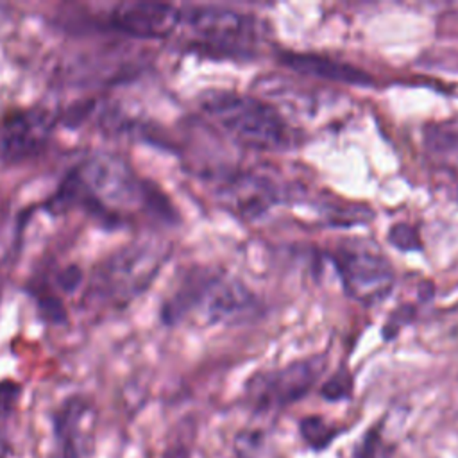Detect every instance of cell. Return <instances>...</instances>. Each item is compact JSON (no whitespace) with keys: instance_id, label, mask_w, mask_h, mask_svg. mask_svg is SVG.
<instances>
[{"instance_id":"cell-1","label":"cell","mask_w":458,"mask_h":458,"mask_svg":"<svg viewBox=\"0 0 458 458\" xmlns=\"http://www.w3.org/2000/svg\"><path fill=\"white\" fill-rule=\"evenodd\" d=\"M52 204L61 209L81 206L114 220L143 209L170 216L165 199L147 186L125 159L114 154H97L84 159L61 184Z\"/></svg>"},{"instance_id":"cell-2","label":"cell","mask_w":458,"mask_h":458,"mask_svg":"<svg viewBox=\"0 0 458 458\" xmlns=\"http://www.w3.org/2000/svg\"><path fill=\"white\" fill-rule=\"evenodd\" d=\"M199 106L236 143L261 152L286 150L293 145L290 125L268 102L227 89H208Z\"/></svg>"},{"instance_id":"cell-3","label":"cell","mask_w":458,"mask_h":458,"mask_svg":"<svg viewBox=\"0 0 458 458\" xmlns=\"http://www.w3.org/2000/svg\"><path fill=\"white\" fill-rule=\"evenodd\" d=\"M191 310H199L208 324H240L258 311L254 293L224 272L193 270L163 306V320L175 324Z\"/></svg>"},{"instance_id":"cell-4","label":"cell","mask_w":458,"mask_h":458,"mask_svg":"<svg viewBox=\"0 0 458 458\" xmlns=\"http://www.w3.org/2000/svg\"><path fill=\"white\" fill-rule=\"evenodd\" d=\"M179 29L190 50L216 59H250L259 39L254 16L220 5L181 9Z\"/></svg>"},{"instance_id":"cell-5","label":"cell","mask_w":458,"mask_h":458,"mask_svg":"<svg viewBox=\"0 0 458 458\" xmlns=\"http://www.w3.org/2000/svg\"><path fill=\"white\" fill-rule=\"evenodd\" d=\"M166 254L156 240L132 242L118 249L93 272L88 299L102 306H125L148 288Z\"/></svg>"},{"instance_id":"cell-6","label":"cell","mask_w":458,"mask_h":458,"mask_svg":"<svg viewBox=\"0 0 458 458\" xmlns=\"http://www.w3.org/2000/svg\"><path fill=\"white\" fill-rule=\"evenodd\" d=\"M345 293L372 306L381 302L394 288V267L390 261L367 243L345 242L329 252Z\"/></svg>"},{"instance_id":"cell-7","label":"cell","mask_w":458,"mask_h":458,"mask_svg":"<svg viewBox=\"0 0 458 458\" xmlns=\"http://www.w3.org/2000/svg\"><path fill=\"white\" fill-rule=\"evenodd\" d=\"M324 369V356H310L279 369L259 370L245 383V401L258 413L286 408L308 395Z\"/></svg>"},{"instance_id":"cell-8","label":"cell","mask_w":458,"mask_h":458,"mask_svg":"<svg viewBox=\"0 0 458 458\" xmlns=\"http://www.w3.org/2000/svg\"><path fill=\"white\" fill-rule=\"evenodd\" d=\"M55 127V113L43 106L16 109L0 120V159L21 163L47 147Z\"/></svg>"},{"instance_id":"cell-9","label":"cell","mask_w":458,"mask_h":458,"mask_svg":"<svg viewBox=\"0 0 458 458\" xmlns=\"http://www.w3.org/2000/svg\"><path fill=\"white\" fill-rule=\"evenodd\" d=\"M114 30L136 39H165L179 30L181 9L165 2H123L111 14Z\"/></svg>"},{"instance_id":"cell-10","label":"cell","mask_w":458,"mask_h":458,"mask_svg":"<svg viewBox=\"0 0 458 458\" xmlns=\"http://www.w3.org/2000/svg\"><path fill=\"white\" fill-rule=\"evenodd\" d=\"M216 197L236 215L254 218L268 211L279 202V193L274 182L265 175L252 172H231L216 175L215 181Z\"/></svg>"},{"instance_id":"cell-11","label":"cell","mask_w":458,"mask_h":458,"mask_svg":"<svg viewBox=\"0 0 458 458\" xmlns=\"http://www.w3.org/2000/svg\"><path fill=\"white\" fill-rule=\"evenodd\" d=\"M95 417V404L82 394L63 399L50 415L52 435L59 458H84L88 449V428Z\"/></svg>"},{"instance_id":"cell-12","label":"cell","mask_w":458,"mask_h":458,"mask_svg":"<svg viewBox=\"0 0 458 458\" xmlns=\"http://www.w3.org/2000/svg\"><path fill=\"white\" fill-rule=\"evenodd\" d=\"M279 61L284 66H288L299 73L313 75V77L333 81V82L358 84V86H367L372 82V77L367 75L363 70H360L349 63L331 59L327 55L284 52L279 55Z\"/></svg>"},{"instance_id":"cell-13","label":"cell","mask_w":458,"mask_h":458,"mask_svg":"<svg viewBox=\"0 0 458 458\" xmlns=\"http://www.w3.org/2000/svg\"><path fill=\"white\" fill-rule=\"evenodd\" d=\"M345 428L331 424L320 415H306L299 420V435L311 451H326Z\"/></svg>"},{"instance_id":"cell-14","label":"cell","mask_w":458,"mask_h":458,"mask_svg":"<svg viewBox=\"0 0 458 458\" xmlns=\"http://www.w3.org/2000/svg\"><path fill=\"white\" fill-rule=\"evenodd\" d=\"M395 447L383 437V424L370 426L354 445L351 458H394Z\"/></svg>"},{"instance_id":"cell-15","label":"cell","mask_w":458,"mask_h":458,"mask_svg":"<svg viewBox=\"0 0 458 458\" xmlns=\"http://www.w3.org/2000/svg\"><path fill=\"white\" fill-rule=\"evenodd\" d=\"M320 395L326 401L336 403L349 399L352 395V376L347 369H340L331 377H327L320 386Z\"/></svg>"},{"instance_id":"cell-16","label":"cell","mask_w":458,"mask_h":458,"mask_svg":"<svg viewBox=\"0 0 458 458\" xmlns=\"http://www.w3.org/2000/svg\"><path fill=\"white\" fill-rule=\"evenodd\" d=\"M388 242L399 249V250H419L422 249V242H420V236L417 233L415 227H411L410 224H395L390 227L388 231Z\"/></svg>"},{"instance_id":"cell-17","label":"cell","mask_w":458,"mask_h":458,"mask_svg":"<svg viewBox=\"0 0 458 458\" xmlns=\"http://www.w3.org/2000/svg\"><path fill=\"white\" fill-rule=\"evenodd\" d=\"M23 386L14 379H2L0 381V419H9L21 399Z\"/></svg>"},{"instance_id":"cell-18","label":"cell","mask_w":458,"mask_h":458,"mask_svg":"<svg viewBox=\"0 0 458 458\" xmlns=\"http://www.w3.org/2000/svg\"><path fill=\"white\" fill-rule=\"evenodd\" d=\"M0 284H2V283H0Z\"/></svg>"}]
</instances>
